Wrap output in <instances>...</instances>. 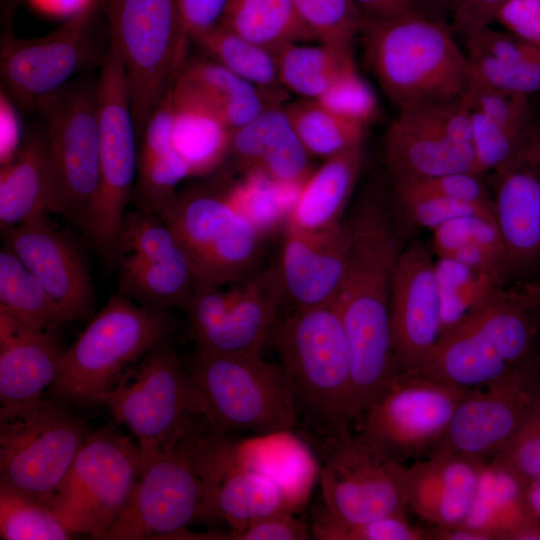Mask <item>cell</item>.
Instances as JSON below:
<instances>
[{
    "mask_svg": "<svg viewBox=\"0 0 540 540\" xmlns=\"http://www.w3.org/2000/svg\"><path fill=\"white\" fill-rule=\"evenodd\" d=\"M540 280L493 291L444 332L419 371L463 389L540 368Z\"/></svg>",
    "mask_w": 540,
    "mask_h": 540,
    "instance_id": "cell-1",
    "label": "cell"
},
{
    "mask_svg": "<svg viewBox=\"0 0 540 540\" xmlns=\"http://www.w3.org/2000/svg\"><path fill=\"white\" fill-rule=\"evenodd\" d=\"M270 339L280 359L295 409L322 438L355 422L350 351L334 302L294 309L277 320Z\"/></svg>",
    "mask_w": 540,
    "mask_h": 540,
    "instance_id": "cell-2",
    "label": "cell"
},
{
    "mask_svg": "<svg viewBox=\"0 0 540 540\" xmlns=\"http://www.w3.org/2000/svg\"><path fill=\"white\" fill-rule=\"evenodd\" d=\"M447 22L419 13L367 19L359 35L365 62L398 109L464 95L471 75Z\"/></svg>",
    "mask_w": 540,
    "mask_h": 540,
    "instance_id": "cell-3",
    "label": "cell"
},
{
    "mask_svg": "<svg viewBox=\"0 0 540 540\" xmlns=\"http://www.w3.org/2000/svg\"><path fill=\"white\" fill-rule=\"evenodd\" d=\"M175 329L166 309L145 307L120 292L114 294L62 352L49 391L69 402L101 403L145 354Z\"/></svg>",
    "mask_w": 540,
    "mask_h": 540,
    "instance_id": "cell-4",
    "label": "cell"
},
{
    "mask_svg": "<svg viewBox=\"0 0 540 540\" xmlns=\"http://www.w3.org/2000/svg\"><path fill=\"white\" fill-rule=\"evenodd\" d=\"M189 376L211 432L257 435L293 431L299 424L291 389L280 364L260 355L196 350Z\"/></svg>",
    "mask_w": 540,
    "mask_h": 540,
    "instance_id": "cell-5",
    "label": "cell"
},
{
    "mask_svg": "<svg viewBox=\"0 0 540 540\" xmlns=\"http://www.w3.org/2000/svg\"><path fill=\"white\" fill-rule=\"evenodd\" d=\"M157 216L171 229L197 285L222 287L249 276L262 250V229L217 186L176 194Z\"/></svg>",
    "mask_w": 540,
    "mask_h": 540,
    "instance_id": "cell-6",
    "label": "cell"
},
{
    "mask_svg": "<svg viewBox=\"0 0 540 540\" xmlns=\"http://www.w3.org/2000/svg\"><path fill=\"white\" fill-rule=\"evenodd\" d=\"M110 40L129 88L139 142L147 119L187 58L188 35L179 0H103Z\"/></svg>",
    "mask_w": 540,
    "mask_h": 540,
    "instance_id": "cell-7",
    "label": "cell"
},
{
    "mask_svg": "<svg viewBox=\"0 0 540 540\" xmlns=\"http://www.w3.org/2000/svg\"><path fill=\"white\" fill-rule=\"evenodd\" d=\"M99 176L81 227L96 252L115 262L125 210L138 168V141L129 88L120 53L110 47L97 76Z\"/></svg>",
    "mask_w": 540,
    "mask_h": 540,
    "instance_id": "cell-8",
    "label": "cell"
},
{
    "mask_svg": "<svg viewBox=\"0 0 540 540\" xmlns=\"http://www.w3.org/2000/svg\"><path fill=\"white\" fill-rule=\"evenodd\" d=\"M101 403L137 440L143 465L174 449L205 419L167 338L157 342Z\"/></svg>",
    "mask_w": 540,
    "mask_h": 540,
    "instance_id": "cell-9",
    "label": "cell"
},
{
    "mask_svg": "<svg viewBox=\"0 0 540 540\" xmlns=\"http://www.w3.org/2000/svg\"><path fill=\"white\" fill-rule=\"evenodd\" d=\"M34 109L46 124L50 212L81 225L99 176L97 77L82 73L38 98Z\"/></svg>",
    "mask_w": 540,
    "mask_h": 540,
    "instance_id": "cell-10",
    "label": "cell"
},
{
    "mask_svg": "<svg viewBox=\"0 0 540 540\" xmlns=\"http://www.w3.org/2000/svg\"><path fill=\"white\" fill-rule=\"evenodd\" d=\"M109 47L103 0H95L42 37L20 39L5 31L0 46L1 89L19 109H33L41 96L101 67Z\"/></svg>",
    "mask_w": 540,
    "mask_h": 540,
    "instance_id": "cell-11",
    "label": "cell"
},
{
    "mask_svg": "<svg viewBox=\"0 0 540 540\" xmlns=\"http://www.w3.org/2000/svg\"><path fill=\"white\" fill-rule=\"evenodd\" d=\"M90 434L56 401L0 408V485L46 506Z\"/></svg>",
    "mask_w": 540,
    "mask_h": 540,
    "instance_id": "cell-12",
    "label": "cell"
},
{
    "mask_svg": "<svg viewBox=\"0 0 540 540\" xmlns=\"http://www.w3.org/2000/svg\"><path fill=\"white\" fill-rule=\"evenodd\" d=\"M350 250L341 289L334 300L349 342L392 339L390 300L400 253L391 210L371 190L348 219Z\"/></svg>",
    "mask_w": 540,
    "mask_h": 540,
    "instance_id": "cell-13",
    "label": "cell"
},
{
    "mask_svg": "<svg viewBox=\"0 0 540 540\" xmlns=\"http://www.w3.org/2000/svg\"><path fill=\"white\" fill-rule=\"evenodd\" d=\"M143 458L129 436L105 427L87 436L48 507L72 534L102 539L127 504Z\"/></svg>",
    "mask_w": 540,
    "mask_h": 540,
    "instance_id": "cell-14",
    "label": "cell"
},
{
    "mask_svg": "<svg viewBox=\"0 0 540 540\" xmlns=\"http://www.w3.org/2000/svg\"><path fill=\"white\" fill-rule=\"evenodd\" d=\"M323 440L318 477L323 507L332 517L358 524L407 512L405 465L350 429Z\"/></svg>",
    "mask_w": 540,
    "mask_h": 540,
    "instance_id": "cell-15",
    "label": "cell"
},
{
    "mask_svg": "<svg viewBox=\"0 0 540 540\" xmlns=\"http://www.w3.org/2000/svg\"><path fill=\"white\" fill-rule=\"evenodd\" d=\"M199 424L174 449L143 465L124 509L102 539L178 536L202 516L204 484L195 456Z\"/></svg>",
    "mask_w": 540,
    "mask_h": 540,
    "instance_id": "cell-16",
    "label": "cell"
},
{
    "mask_svg": "<svg viewBox=\"0 0 540 540\" xmlns=\"http://www.w3.org/2000/svg\"><path fill=\"white\" fill-rule=\"evenodd\" d=\"M465 93L450 100L398 109L384 143L385 163L392 182L476 173Z\"/></svg>",
    "mask_w": 540,
    "mask_h": 540,
    "instance_id": "cell-17",
    "label": "cell"
},
{
    "mask_svg": "<svg viewBox=\"0 0 540 540\" xmlns=\"http://www.w3.org/2000/svg\"><path fill=\"white\" fill-rule=\"evenodd\" d=\"M466 390L401 373L356 420L357 432L400 463L430 454Z\"/></svg>",
    "mask_w": 540,
    "mask_h": 540,
    "instance_id": "cell-18",
    "label": "cell"
},
{
    "mask_svg": "<svg viewBox=\"0 0 540 540\" xmlns=\"http://www.w3.org/2000/svg\"><path fill=\"white\" fill-rule=\"evenodd\" d=\"M283 300L274 269L227 290L196 285L185 308L196 350L260 355L278 320Z\"/></svg>",
    "mask_w": 540,
    "mask_h": 540,
    "instance_id": "cell-19",
    "label": "cell"
},
{
    "mask_svg": "<svg viewBox=\"0 0 540 540\" xmlns=\"http://www.w3.org/2000/svg\"><path fill=\"white\" fill-rule=\"evenodd\" d=\"M494 177V214L505 252L507 282L540 280V118Z\"/></svg>",
    "mask_w": 540,
    "mask_h": 540,
    "instance_id": "cell-20",
    "label": "cell"
},
{
    "mask_svg": "<svg viewBox=\"0 0 540 540\" xmlns=\"http://www.w3.org/2000/svg\"><path fill=\"white\" fill-rule=\"evenodd\" d=\"M539 369L520 370L485 386L467 389L433 451L485 462L493 459L540 399Z\"/></svg>",
    "mask_w": 540,
    "mask_h": 540,
    "instance_id": "cell-21",
    "label": "cell"
},
{
    "mask_svg": "<svg viewBox=\"0 0 540 540\" xmlns=\"http://www.w3.org/2000/svg\"><path fill=\"white\" fill-rule=\"evenodd\" d=\"M203 431L195 442L204 484L201 518H218L236 532L271 514L297 509L276 480L239 461L222 435Z\"/></svg>",
    "mask_w": 540,
    "mask_h": 540,
    "instance_id": "cell-22",
    "label": "cell"
},
{
    "mask_svg": "<svg viewBox=\"0 0 540 540\" xmlns=\"http://www.w3.org/2000/svg\"><path fill=\"white\" fill-rule=\"evenodd\" d=\"M390 324L399 373H419L442 333V302L430 251L414 243L393 272Z\"/></svg>",
    "mask_w": 540,
    "mask_h": 540,
    "instance_id": "cell-23",
    "label": "cell"
},
{
    "mask_svg": "<svg viewBox=\"0 0 540 540\" xmlns=\"http://www.w3.org/2000/svg\"><path fill=\"white\" fill-rule=\"evenodd\" d=\"M7 246L42 283L67 320L89 316L93 285L75 244L49 219L35 215L4 231Z\"/></svg>",
    "mask_w": 540,
    "mask_h": 540,
    "instance_id": "cell-24",
    "label": "cell"
},
{
    "mask_svg": "<svg viewBox=\"0 0 540 540\" xmlns=\"http://www.w3.org/2000/svg\"><path fill=\"white\" fill-rule=\"evenodd\" d=\"M349 250L348 219L312 232L286 224L274 269L283 299L294 309L334 302L345 277Z\"/></svg>",
    "mask_w": 540,
    "mask_h": 540,
    "instance_id": "cell-25",
    "label": "cell"
},
{
    "mask_svg": "<svg viewBox=\"0 0 540 540\" xmlns=\"http://www.w3.org/2000/svg\"><path fill=\"white\" fill-rule=\"evenodd\" d=\"M487 462L447 451L405 466L408 509L433 526L463 523Z\"/></svg>",
    "mask_w": 540,
    "mask_h": 540,
    "instance_id": "cell-26",
    "label": "cell"
},
{
    "mask_svg": "<svg viewBox=\"0 0 540 540\" xmlns=\"http://www.w3.org/2000/svg\"><path fill=\"white\" fill-rule=\"evenodd\" d=\"M227 158L242 170L285 186H300L313 171L312 157L298 138L284 104L266 108L232 130Z\"/></svg>",
    "mask_w": 540,
    "mask_h": 540,
    "instance_id": "cell-27",
    "label": "cell"
},
{
    "mask_svg": "<svg viewBox=\"0 0 540 540\" xmlns=\"http://www.w3.org/2000/svg\"><path fill=\"white\" fill-rule=\"evenodd\" d=\"M62 352L52 332L31 327L0 308L1 406L41 398L55 380Z\"/></svg>",
    "mask_w": 540,
    "mask_h": 540,
    "instance_id": "cell-28",
    "label": "cell"
},
{
    "mask_svg": "<svg viewBox=\"0 0 540 540\" xmlns=\"http://www.w3.org/2000/svg\"><path fill=\"white\" fill-rule=\"evenodd\" d=\"M475 152V172L503 165L518 146L531 117L529 96L486 86L473 79L465 93Z\"/></svg>",
    "mask_w": 540,
    "mask_h": 540,
    "instance_id": "cell-29",
    "label": "cell"
},
{
    "mask_svg": "<svg viewBox=\"0 0 540 540\" xmlns=\"http://www.w3.org/2000/svg\"><path fill=\"white\" fill-rule=\"evenodd\" d=\"M489 540H540V518L528 496V483L512 471L488 461L463 521Z\"/></svg>",
    "mask_w": 540,
    "mask_h": 540,
    "instance_id": "cell-30",
    "label": "cell"
},
{
    "mask_svg": "<svg viewBox=\"0 0 540 540\" xmlns=\"http://www.w3.org/2000/svg\"><path fill=\"white\" fill-rule=\"evenodd\" d=\"M471 79L530 96L540 92V45L488 26L465 40Z\"/></svg>",
    "mask_w": 540,
    "mask_h": 540,
    "instance_id": "cell-31",
    "label": "cell"
},
{
    "mask_svg": "<svg viewBox=\"0 0 540 540\" xmlns=\"http://www.w3.org/2000/svg\"><path fill=\"white\" fill-rule=\"evenodd\" d=\"M175 82L212 109L231 130L286 99V90L259 88L203 55L187 56Z\"/></svg>",
    "mask_w": 540,
    "mask_h": 540,
    "instance_id": "cell-32",
    "label": "cell"
},
{
    "mask_svg": "<svg viewBox=\"0 0 540 540\" xmlns=\"http://www.w3.org/2000/svg\"><path fill=\"white\" fill-rule=\"evenodd\" d=\"M363 164V145L323 160L300 185L287 224L320 231L340 223Z\"/></svg>",
    "mask_w": 540,
    "mask_h": 540,
    "instance_id": "cell-33",
    "label": "cell"
},
{
    "mask_svg": "<svg viewBox=\"0 0 540 540\" xmlns=\"http://www.w3.org/2000/svg\"><path fill=\"white\" fill-rule=\"evenodd\" d=\"M51 184L46 133L33 129L0 170V225L6 231L43 212H50Z\"/></svg>",
    "mask_w": 540,
    "mask_h": 540,
    "instance_id": "cell-34",
    "label": "cell"
},
{
    "mask_svg": "<svg viewBox=\"0 0 540 540\" xmlns=\"http://www.w3.org/2000/svg\"><path fill=\"white\" fill-rule=\"evenodd\" d=\"M173 144L187 164L190 176L215 172L228 157L232 130L197 97L172 83Z\"/></svg>",
    "mask_w": 540,
    "mask_h": 540,
    "instance_id": "cell-35",
    "label": "cell"
},
{
    "mask_svg": "<svg viewBox=\"0 0 540 540\" xmlns=\"http://www.w3.org/2000/svg\"><path fill=\"white\" fill-rule=\"evenodd\" d=\"M432 232V248L438 258L455 261L497 286L507 282L504 246L495 221L479 215L462 216Z\"/></svg>",
    "mask_w": 540,
    "mask_h": 540,
    "instance_id": "cell-36",
    "label": "cell"
},
{
    "mask_svg": "<svg viewBox=\"0 0 540 540\" xmlns=\"http://www.w3.org/2000/svg\"><path fill=\"white\" fill-rule=\"evenodd\" d=\"M292 432L258 435L231 445L239 461L276 480L298 508L318 473L308 448Z\"/></svg>",
    "mask_w": 540,
    "mask_h": 540,
    "instance_id": "cell-37",
    "label": "cell"
},
{
    "mask_svg": "<svg viewBox=\"0 0 540 540\" xmlns=\"http://www.w3.org/2000/svg\"><path fill=\"white\" fill-rule=\"evenodd\" d=\"M281 86L300 98L318 99L356 69L352 49L322 42L291 43L275 52Z\"/></svg>",
    "mask_w": 540,
    "mask_h": 540,
    "instance_id": "cell-38",
    "label": "cell"
},
{
    "mask_svg": "<svg viewBox=\"0 0 540 540\" xmlns=\"http://www.w3.org/2000/svg\"><path fill=\"white\" fill-rule=\"evenodd\" d=\"M119 292L138 304L156 308H186L196 278L189 262L146 261L130 255H119Z\"/></svg>",
    "mask_w": 540,
    "mask_h": 540,
    "instance_id": "cell-39",
    "label": "cell"
},
{
    "mask_svg": "<svg viewBox=\"0 0 540 540\" xmlns=\"http://www.w3.org/2000/svg\"><path fill=\"white\" fill-rule=\"evenodd\" d=\"M219 23L274 53L291 43L317 42L292 0H228Z\"/></svg>",
    "mask_w": 540,
    "mask_h": 540,
    "instance_id": "cell-40",
    "label": "cell"
},
{
    "mask_svg": "<svg viewBox=\"0 0 540 540\" xmlns=\"http://www.w3.org/2000/svg\"><path fill=\"white\" fill-rule=\"evenodd\" d=\"M201 55L241 79L266 90H285L275 53L218 23L190 37Z\"/></svg>",
    "mask_w": 540,
    "mask_h": 540,
    "instance_id": "cell-41",
    "label": "cell"
},
{
    "mask_svg": "<svg viewBox=\"0 0 540 540\" xmlns=\"http://www.w3.org/2000/svg\"><path fill=\"white\" fill-rule=\"evenodd\" d=\"M0 308L48 332L69 322L42 283L7 246L0 252Z\"/></svg>",
    "mask_w": 540,
    "mask_h": 540,
    "instance_id": "cell-42",
    "label": "cell"
},
{
    "mask_svg": "<svg viewBox=\"0 0 540 540\" xmlns=\"http://www.w3.org/2000/svg\"><path fill=\"white\" fill-rule=\"evenodd\" d=\"M284 109L312 158L325 160L363 144L366 126L333 113L317 99L299 98Z\"/></svg>",
    "mask_w": 540,
    "mask_h": 540,
    "instance_id": "cell-43",
    "label": "cell"
},
{
    "mask_svg": "<svg viewBox=\"0 0 540 540\" xmlns=\"http://www.w3.org/2000/svg\"><path fill=\"white\" fill-rule=\"evenodd\" d=\"M0 536L4 540H66L72 533L48 506L0 485Z\"/></svg>",
    "mask_w": 540,
    "mask_h": 540,
    "instance_id": "cell-44",
    "label": "cell"
},
{
    "mask_svg": "<svg viewBox=\"0 0 540 540\" xmlns=\"http://www.w3.org/2000/svg\"><path fill=\"white\" fill-rule=\"evenodd\" d=\"M119 255L146 261L189 262L173 232L159 216L139 209L125 214L115 260Z\"/></svg>",
    "mask_w": 540,
    "mask_h": 540,
    "instance_id": "cell-45",
    "label": "cell"
},
{
    "mask_svg": "<svg viewBox=\"0 0 540 540\" xmlns=\"http://www.w3.org/2000/svg\"><path fill=\"white\" fill-rule=\"evenodd\" d=\"M435 266L442 302L441 335L502 287L449 259L438 258Z\"/></svg>",
    "mask_w": 540,
    "mask_h": 540,
    "instance_id": "cell-46",
    "label": "cell"
},
{
    "mask_svg": "<svg viewBox=\"0 0 540 540\" xmlns=\"http://www.w3.org/2000/svg\"><path fill=\"white\" fill-rule=\"evenodd\" d=\"M317 42L352 49L367 18L354 0H292Z\"/></svg>",
    "mask_w": 540,
    "mask_h": 540,
    "instance_id": "cell-47",
    "label": "cell"
},
{
    "mask_svg": "<svg viewBox=\"0 0 540 540\" xmlns=\"http://www.w3.org/2000/svg\"><path fill=\"white\" fill-rule=\"evenodd\" d=\"M311 535L321 540H425L427 530L409 523L406 513H397L358 524H345L322 507L314 514Z\"/></svg>",
    "mask_w": 540,
    "mask_h": 540,
    "instance_id": "cell-48",
    "label": "cell"
},
{
    "mask_svg": "<svg viewBox=\"0 0 540 540\" xmlns=\"http://www.w3.org/2000/svg\"><path fill=\"white\" fill-rule=\"evenodd\" d=\"M187 177H191L189 168L176 149L139 162L131 202L136 209L156 214Z\"/></svg>",
    "mask_w": 540,
    "mask_h": 540,
    "instance_id": "cell-49",
    "label": "cell"
},
{
    "mask_svg": "<svg viewBox=\"0 0 540 540\" xmlns=\"http://www.w3.org/2000/svg\"><path fill=\"white\" fill-rule=\"evenodd\" d=\"M393 198L407 222L431 231L448 221L468 215H479L495 221L494 212L490 209L433 194L393 187Z\"/></svg>",
    "mask_w": 540,
    "mask_h": 540,
    "instance_id": "cell-50",
    "label": "cell"
},
{
    "mask_svg": "<svg viewBox=\"0 0 540 540\" xmlns=\"http://www.w3.org/2000/svg\"><path fill=\"white\" fill-rule=\"evenodd\" d=\"M317 100L333 113L364 126L378 113L376 94L356 69L340 77Z\"/></svg>",
    "mask_w": 540,
    "mask_h": 540,
    "instance_id": "cell-51",
    "label": "cell"
},
{
    "mask_svg": "<svg viewBox=\"0 0 540 540\" xmlns=\"http://www.w3.org/2000/svg\"><path fill=\"white\" fill-rule=\"evenodd\" d=\"M528 484L540 476V399L506 447L490 460Z\"/></svg>",
    "mask_w": 540,
    "mask_h": 540,
    "instance_id": "cell-52",
    "label": "cell"
},
{
    "mask_svg": "<svg viewBox=\"0 0 540 540\" xmlns=\"http://www.w3.org/2000/svg\"><path fill=\"white\" fill-rule=\"evenodd\" d=\"M393 187L419 193L433 194L474 204L494 212L493 196L486 188L482 175L458 172L438 176L392 182ZM495 215V214H494Z\"/></svg>",
    "mask_w": 540,
    "mask_h": 540,
    "instance_id": "cell-53",
    "label": "cell"
},
{
    "mask_svg": "<svg viewBox=\"0 0 540 540\" xmlns=\"http://www.w3.org/2000/svg\"><path fill=\"white\" fill-rule=\"evenodd\" d=\"M283 511L257 520L236 532H229L226 539L235 540H306L312 537L310 525Z\"/></svg>",
    "mask_w": 540,
    "mask_h": 540,
    "instance_id": "cell-54",
    "label": "cell"
},
{
    "mask_svg": "<svg viewBox=\"0 0 540 540\" xmlns=\"http://www.w3.org/2000/svg\"><path fill=\"white\" fill-rule=\"evenodd\" d=\"M494 22L518 37L540 45L539 0H506Z\"/></svg>",
    "mask_w": 540,
    "mask_h": 540,
    "instance_id": "cell-55",
    "label": "cell"
},
{
    "mask_svg": "<svg viewBox=\"0 0 540 540\" xmlns=\"http://www.w3.org/2000/svg\"><path fill=\"white\" fill-rule=\"evenodd\" d=\"M506 0H460L451 17L450 28L464 40L491 25Z\"/></svg>",
    "mask_w": 540,
    "mask_h": 540,
    "instance_id": "cell-56",
    "label": "cell"
},
{
    "mask_svg": "<svg viewBox=\"0 0 540 540\" xmlns=\"http://www.w3.org/2000/svg\"><path fill=\"white\" fill-rule=\"evenodd\" d=\"M228 0H179L188 38L219 23ZM190 41V40H189Z\"/></svg>",
    "mask_w": 540,
    "mask_h": 540,
    "instance_id": "cell-57",
    "label": "cell"
},
{
    "mask_svg": "<svg viewBox=\"0 0 540 540\" xmlns=\"http://www.w3.org/2000/svg\"><path fill=\"white\" fill-rule=\"evenodd\" d=\"M0 162L10 161L19 150L24 135L16 104L1 89L0 93Z\"/></svg>",
    "mask_w": 540,
    "mask_h": 540,
    "instance_id": "cell-58",
    "label": "cell"
},
{
    "mask_svg": "<svg viewBox=\"0 0 540 540\" xmlns=\"http://www.w3.org/2000/svg\"><path fill=\"white\" fill-rule=\"evenodd\" d=\"M354 2L362 14L370 20L417 13L410 0H354Z\"/></svg>",
    "mask_w": 540,
    "mask_h": 540,
    "instance_id": "cell-59",
    "label": "cell"
},
{
    "mask_svg": "<svg viewBox=\"0 0 540 540\" xmlns=\"http://www.w3.org/2000/svg\"><path fill=\"white\" fill-rule=\"evenodd\" d=\"M42 12L64 17L65 19L78 13L95 0H30Z\"/></svg>",
    "mask_w": 540,
    "mask_h": 540,
    "instance_id": "cell-60",
    "label": "cell"
},
{
    "mask_svg": "<svg viewBox=\"0 0 540 540\" xmlns=\"http://www.w3.org/2000/svg\"><path fill=\"white\" fill-rule=\"evenodd\" d=\"M427 539L432 540H489L486 535L464 524L438 527L427 530Z\"/></svg>",
    "mask_w": 540,
    "mask_h": 540,
    "instance_id": "cell-61",
    "label": "cell"
},
{
    "mask_svg": "<svg viewBox=\"0 0 540 540\" xmlns=\"http://www.w3.org/2000/svg\"><path fill=\"white\" fill-rule=\"evenodd\" d=\"M459 2L460 0H435L437 19L443 22L451 19Z\"/></svg>",
    "mask_w": 540,
    "mask_h": 540,
    "instance_id": "cell-62",
    "label": "cell"
},
{
    "mask_svg": "<svg viewBox=\"0 0 540 540\" xmlns=\"http://www.w3.org/2000/svg\"><path fill=\"white\" fill-rule=\"evenodd\" d=\"M415 11L425 17L437 19L435 0H410Z\"/></svg>",
    "mask_w": 540,
    "mask_h": 540,
    "instance_id": "cell-63",
    "label": "cell"
},
{
    "mask_svg": "<svg viewBox=\"0 0 540 540\" xmlns=\"http://www.w3.org/2000/svg\"><path fill=\"white\" fill-rule=\"evenodd\" d=\"M528 496L534 512L540 518V476L528 484Z\"/></svg>",
    "mask_w": 540,
    "mask_h": 540,
    "instance_id": "cell-64",
    "label": "cell"
}]
</instances>
